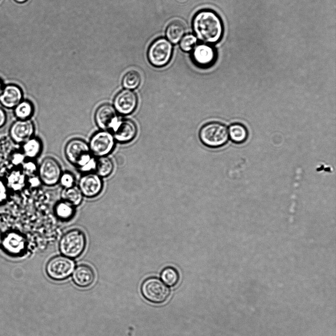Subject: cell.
<instances>
[{"mask_svg": "<svg viewBox=\"0 0 336 336\" xmlns=\"http://www.w3.org/2000/svg\"><path fill=\"white\" fill-rule=\"evenodd\" d=\"M137 102L136 94L131 90L124 89L115 97L113 106L118 113L125 115L132 113L135 110Z\"/></svg>", "mask_w": 336, "mask_h": 336, "instance_id": "cell-14", "label": "cell"}, {"mask_svg": "<svg viewBox=\"0 0 336 336\" xmlns=\"http://www.w3.org/2000/svg\"><path fill=\"white\" fill-rule=\"evenodd\" d=\"M7 120V113L5 109L0 106V129L3 128Z\"/></svg>", "mask_w": 336, "mask_h": 336, "instance_id": "cell-33", "label": "cell"}, {"mask_svg": "<svg viewBox=\"0 0 336 336\" xmlns=\"http://www.w3.org/2000/svg\"><path fill=\"white\" fill-rule=\"evenodd\" d=\"M3 237V234L0 231V247L1 244L2 240Z\"/></svg>", "mask_w": 336, "mask_h": 336, "instance_id": "cell-37", "label": "cell"}, {"mask_svg": "<svg viewBox=\"0 0 336 336\" xmlns=\"http://www.w3.org/2000/svg\"><path fill=\"white\" fill-rule=\"evenodd\" d=\"M180 46L181 49L184 52L191 51L196 45L197 38L192 34H187L183 36L180 40Z\"/></svg>", "mask_w": 336, "mask_h": 336, "instance_id": "cell-28", "label": "cell"}, {"mask_svg": "<svg viewBox=\"0 0 336 336\" xmlns=\"http://www.w3.org/2000/svg\"><path fill=\"white\" fill-rule=\"evenodd\" d=\"M116 140L112 133L101 130L95 133L91 138L89 145L93 156H106L113 150Z\"/></svg>", "mask_w": 336, "mask_h": 336, "instance_id": "cell-8", "label": "cell"}, {"mask_svg": "<svg viewBox=\"0 0 336 336\" xmlns=\"http://www.w3.org/2000/svg\"><path fill=\"white\" fill-rule=\"evenodd\" d=\"M9 188L5 180L0 177V204L7 202L9 198Z\"/></svg>", "mask_w": 336, "mask_h": 336, "instance_id": "cell-31", "label": "cell"}, {"mask_svg": "<svg viewBox=\"0 0 336 336\" xmlns=\"http://www.w3.org/2000/svg\"><path fill=\"white\" fill-rule=\"evenodd\" d=\"M23 99L24 93L20 86L14 83L6 84L0 94V106L12 110Z\"/></svg>", "mask_w": 336, "mask_h": 336, "instance_id": "cell-16", "label": "cell"}, {"mask_svg": "<svg viewBox=\"0 0 336 336\" xmlns=\"http://www.w3.org/2000/svg\"><path fill=\"white\" fill-rule=\"evenodd\" d=\"M14 0L17 3H22L26 2L28 0Z\"/></svg>", "mask_w": 336, "mask_h": 336, "instance_id": "cell-36", "label": "cell"}, {"mask_svg": "<svg viewBox=\"0 0 336 336\" xmlns=\"http://www.w3.org/2000/svg\"><path fill=\"white\" fill-rule=\"evenodd\" d=\"M37 173L41 183L52 186L59 183L62 172L56 160L52 157H46L38 167Z\"/></svg>", "mask_w": 336, "mask_h": 336, "instance_id": "cell-9", "label": "cell"}, {"mask_svg": "<svg viewBox=\"0 0 336 336\" xmlns=\"http://www.w3.org/2000/svg\"><path fill=\"white\" fill-rule=\"evenodd\" d=\"M217 57L214 48L208 43H200L193 48L191 58L194 63L201 67H207L212 66Z\"/></svg>", "mask_w": 336, "mask_h": 336, "instance_id": "cell-15", "label": "cell"}, {"mask_svg": "<svg viewBox=\"0 0 336 336\" xmlns=\"http://www.w3.org/2000/svg\"><path fill=\"white\" fill-rule=\"evenodd\" d=\"M21 169L26 175L31 176L37 172L38 166L34 160L27 159L21 165Z\"/></svg>", "mask_w": 336, "mask_h": 336, "instance_id": "cell-29", "label": "cell"}, {"mask_svg": "<svg viewBox=\"0 0 336 336\" xmlns=\"http://www.w3.org/2000/svg\"><path fill=\"white\" fill-rule=\"evenodd\" d=\"M140 73L135 70L127 71L122 79V85L124 89L133 90L137 88L141 82Z\"/></svg>", "mask_w": 336, "mask_h": 336, "instance_id": "cell-26", "label": "cell"}, {"mask_svg": "<svg viewBox=\"0 0 336 336\" xmlns=\"http://www.w3.org/2000/svg\"><path fill=\"white\" fill-rule=\"evenodd\" d=\"M74 283L81 288L91 286L94 282L95 273L92 267L86 264H81L74 268L72 272Z\"/></svg>", "mask_w": 336, "mask_h": 336, "instance_id": "cell-18", "label": "cell"}, {"mask_svg": "<svg viewBox=\"0 0 336 336\" xmlns=\"http://www.w3.org/2000/svg\"><path fill=\"white\" fill-rule=\"evenodd\" d=\"M103 187L101 177L96 173L87 172L80 177L78 187L84 197L92 198L101 193Z\"/></svg>", "mask_w": 336, "mask_h": 336, "instance_id": "cell-13", "label": "cell"}, {"mask_svg": "<svg viewBox=\"0 0 336 336\" xmlns=\"http://www.w3.org/2000/svg\"><path fill=\"white\" fill-rule=\"evenodd\" d=\"M12 110L16 119H29L33 114L34 106L30 101L24 99Z\"/></svg>", "mask_w": 336, "mask_h": 336, "instance_id": "cell-21", "label": "cell"}, {"mask_svg": "<svg viewBox=\"0 0 336 336\" xmlns=\"http://www.w3.org/2000/svg\"><path fill=\"white\" fill-rule=\"evenodd\" d=\"M144 297L154 303H161L168 299L169 289L159 279L150 277L146 279L141 288Z\"/></svg>", "mask_w": 336, "mask_h": 336, "instance_id": "cell-7", "label": "cell"}, {"mask_svg": "<svg viewBox=\"0 0 336 336\" xmlns=\"http://www.w3.org/2000/svg\"><path fill=\"white\" fill-rule=\"evenodd\" d=\"M26 158L21 150L13 152L10 158V162L14 166H21Z\"/></svg>", "mask_w": 336, "mask_h": 336, "instance_id": "cell-32", "label": "cell"}, {"mask_svg": "<svg viewBox=\"0 0 336 336\" xmlns=\"http://www.w3.org/2000/svg\"><path fill=\"white\" fill-rule=\"evenodd\" d=\"M116 141L120 143H127L134 139L137 134L135 123L130 119L120 120L112 130Z\"/></svg>", "mask_w": 336, "mask_h": 336, "instance_id": "cell-17", "label": "cell"}, {"mask_svg": "<svg viewBox=\"0 0 336 336\" xmlns=\"http://www.w3.org/2000/svg\"><path fill=\"white\" fill-rule=\"evenodd\" d=\"M75 267L73 259L61 254L51 258L47 262L45 269L51 279L62 280L70 275Z\"/></svg>", "mask_w": 336, "mask_h": 336, "instance_id": "cell-5", "label": "cell"}, {"mask_svg": "<svg viewBox=\"0 0 336 336\" xmlns=\"http://www.w3.org/2000/svg\"><path fill=\"white\" fill-rule=\"evenodd\" d=\"M27 241L20 232L10 231L3 234L0 247L7 254L18 256L23 254L27 248Z\"/></svg>", "mask_w": 336, "mask_h": 336, "instance_id": "cell-10", "label": "cell"}, {"mask_svg": "<svg viewBox=\"0 0 336 336\" xmlns=\"http://www.w3.org/2000/svg\"><path fill=\"white\" fill-rule=\"evenodd\" d=\"M54 211L57 217L62 220H69L75 214V206L71 204L61 200L55 204Z\"/></svg>", "mask_w": 336, "mask_h": 336, "instance_id": "cell-24", "label": "cell"}, {"mask_svg": "<svg viewBox=\"0 0 336 336\" xmlns=\"http://www.w3.org/2000/svg\"><path fill=\"white\" fill-rule=\"evenodd\" d=\"M202 142L210 147H218L224 145L228 140L227 127L223 123L211 122L204 125L199 132Z\"/></svg>", "mask_w": 336, "mask_h": 336, "instance_id": "cell-4", "label": "cell"}, {"mask_svg": "<svg viewBox=\"0 0 336 336\" xmlns=\"http://www.w3.org/2000/svg\"><path fill=\"white\" fill-rule=\"evenodd\" d=\"M161 279L167 285L174 286L179 280V274L176 269L172 267L164 268L160 274Z\"/></svg>", "mask_w": 336, "mask_h": 336, "instance_id": "cell-27", "label": "cell"}, {"mask_svg": "<svg viewBox=\"0 0 336 336\" xmlns=\"http://www.w3.org/2000/svg\"><path fill=\"white\" fill-rule=\"evenodd\" d=\"M86 246L85 233L79 229H72L61 237L59 243V249L61 254L73 259L83 253Z\"/></svg>", "mask_w": 336, "mask_h": 336, "instance_id": "cell-3", "label": "cell"}, {"mask_svg": "<svg viewBox=\"0 0 336 336\" xmlns=\"http://www.w3.org/2000/svg\"><path fill=\"white\" fill-rule=\"evenodd\" d=\"M94 120L101 130L107 131L112 130L120 120L114 106L108 103L103 104L97 108Z\"/></svg>", "mask_w": 336, "mask_h": 336, "instance_id": "cell-12", "label": "cell"}, {"mask_svg": "<svg viewBox=\"0 0 336 336\" xmlns=\"http://www.w3.org/2000/svg\"><path fill=\"white\" fill-rule=\"evenodd\" d=\"M173 51L171 43L167 39L160 37L155 40L150 46L148 58L155 67H162L170 61Z\"/></svg>", "mask_w": 336, "mask_h": 336, "instance_id": "cell-6", "label": "cell"}, {"mask_svg": "<svg viewBox=\"0 0 336 336\" xmlns=\"http://www.w3.org/2000/svg\"><path fill=\"white\" fill-rule=\"evenodd\" d=\"M185 32V27L180 20H173L167 26L166 30V36L168 40L173 43H177L180 41Z\"/></svg>", "mask_w": 336, "mask_h": 336, "instance_id": "cell-20", "label": "cell"}, {"mask_svg": "<svg viewBox=\"0 0 336 336\" xmlns=\"http://www.w3.org/2000/svg\"><path fill=\"white\" fill-rule=\"evenodd\" d=\"M4 85L2 80L0 78V94L3 90Z\"/></svg>", "mask_w": 336, "mask_h": 336, "instance_id": "cell-35", "label": "cell"}, {"mask_svg": "<svg viewBox=\"0 0 336 336\" xmlns=\"http://www.w3.org/2000/svg\"><path fill=\"white\" fill-rule=\"evenodd\" d=\"M113 169V163L107 156L98 157L96 159L94 170L95 173L101 178L109 176Z\"/></svg>", "mask_w": 336, "mask_h": 336, "instance_id": "cell-25", "label": "cell"}, {"mask_svg": "<svg viewBox=\"0 0 336 336\" xmlns=\"http://www.w3.org/2000/svg\"><path fill=\"white\" fill-rule=\"evenodd\" d=\"M29 181L33 186H37L41 183L38 175H33L29 176Z\"/></svg>", "mask_w": 336, "mask_h": 336, "instance_id": "cell-34", "label": "cell"}, {"mask_svg": "<svg viewBox=\"0 0 336 336\" xmlns=\"http://www.w3.org/2000/svg\"><path fill=\"white\" fill-rule=\"evenodd\" d=\"M35 127L31 119H16L9 129V135L14 143L21 144L34 136Z\"/></svg>", "mask_w": 336, "mask_h": 336, "instance_id": "cell-11", "label": "cell"}, {"mask_svg": "<svg viewBox=\"0 0 336 336\" xmlns=\"http://www.w3.org/2000/svg\"><path fill=\"white\" fill-rule=\"evenodd\" d=\"M61 200L65 201L73 206L80 205L83 200V195L79 188L75 186L63 188L61 194Z\"/></svg>", "mask_w": 336, "mask_h": 336, "instance_id": "cell-23", "label": "cell"}, {"mask_svg": "<svg viewBox=\"0 0 336 336\" xmlns=\"http://www.w3.org/2000/svg\"><path fill=\"white\" fill-rule=\"evenodd\" d=\"M228 134L231 140L237 144L245 142L248 135L246 128L243 124L239 123L231 124L229 128Z\"/></svg>", "mask_w": 336, "mask_h": 336, "instance_id": "cell-22", "label": "cell"}, {"mask_svg": "<svg viewBox=\"0 0 336 336\" xmlns=\"http://www.w3.org/2000/svg\"><path fill=\"white\" fill-rule=\"evenodd\" d=\"M192 25L196 37L205 43H215L222 36V22L212 10L205 9L198 12L193 18Z\"/></svg>", "mask_w": 336, "mask_h": 336, "instance_id": "cell-1", "label": "cell"}, {"mask_svg": "<svg viewBox=\"0 0 336 336\" xmlns=\"http://www.w3.org/2000/svg\"><path fill=\"white\" fill-rule=\"evenodd\" d=\"M21 150L26 159L34 160L41 153L42 144L41 140L32 136L21 144Z\"/></svg>", "mask_w": 336, "mask_h": 336, "instance_id": "cell-19", "label": "cell"}, {"mask_svg": "<svg viewBox=\"0 0 336 336\" xmlns=\"http://www.w3.org/2000/svg\"><path fill=\"white\" fill-rule=\"evenodd\" d=\"M75 178L74 175L71 172L65 171L62 172L59 183L63 187L67 188L75 186Z\"/></svg>", "mask_w": 336, "mask_h": 336, "instance_id": "cell-30", "label": "cell"}, {"mask_svg": "<svg viewBox=\"0 0 336 336\" xmlns=\"http://www.w3.org/2000/svg\"><path fill=\"white\" fill-rule=\"evenodd\" d=\"M67 160L80 170L89 172L94 170L96 160L92 154L89 143L79 138L69 141L64 150Z\"/></svg>", "mask_w": 336, "mask_h": 336, "instance_id": "cell-2", "label": "cell"}]
</instances>
